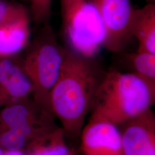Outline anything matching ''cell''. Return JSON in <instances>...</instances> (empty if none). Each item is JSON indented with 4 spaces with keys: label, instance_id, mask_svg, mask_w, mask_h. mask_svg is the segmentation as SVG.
Segmentation results:
<instances>
[{
    "label": "cell",
    "instance_id": "9",
    "mask_svg": "<svg viewBox=\"0 0 155 155\" xmlns=\"http://www.w3.org/2000/svg\"><path fill=\"white\" fill-rule=\"evenodd\" d=\"M121 127L124 155H155V114L151 109Z\"/></svg>",
    "mask_w": 155,
    "mask_h": 155
},
{
    "label": "cell",
    "instance_id": "6",
    "mask_svg": "<svg viewBox=\"0 0 155 155\" xmlns=\"http://www.w3.org/2000/svg\"><path fill=\"white\" fill-rule=\"evenodd\" d=\"M96 8L105 31L104 47L112 52H121L132 36L134 8L130 0H89Z\"/></svg>",
    "mask_w": 155,
    "mask_h": 155
},
{
    "label": "cell",
    "instance_id": "4",
    "mask_svg": "<svg viewBox=\"0 0 155 155\" xmlns=\"http://www.w3.org/2000/svg\"><path fill=\"white\" fill-rule=\"evenodd\" d=\"M52 114L28 98L0 110V146L5 150H24L50 133Z\"/></svg>",
    "mask_w": 155,
    "mask_h": 155
},
{
    "label": "cell",
    "instance_id": "16",
    "mask_svg": "<svg viewBox=\"0 0 155 155\" xmlns=\"http://www.w3.org/2000/svg\"><path fill=\"white\" fill-rule=\"evenodd\" d=\"M5 155H28L24 150H6Z\"/></svg>",
    "mask_w": 155,
    "mask_h": 155
},
{
    "label": "cell",
    "instance_id": "17",
    "mask_svg": "<svg viewBox=\"0 0 155 155\" xmlns=\"http://www.w3.org/2000/svg\"><path fill=\"white\" fill-rule=\"evenodd\" d=\"M6 150L0 146V155H5Z\"/></svg>",
    "mask_w": 155,
    "mask_h": 155
},
{
    "label": "cell",
    "instance_id": "14",
    "mask_svg": "<svg viewBox=\"0 0 155 155\" xmlns=\"http://www.w3.org/2000/svg\"><path fill=\"white\" fill-rule=\"evenodd\" d=\"M29 16L28 8L22 4L0 1V25Z\"/></svg>",
    "mask_w": 155,
    "mask_h": 155
},
{
    "label": "cell",
    "instance_id": "7",
    "mask_svg": "<svg viewBox=\"0 0 155 155\" xmlns=\"http://www.w3.org/2000/svg\"><path fill=\"white\" fill-rule=\"evenodd\" d=\"M80 136L84 155H124L121 130L111 122L90 119Z\"/></svg>",
    "mask_w": 155,
    "mask_h": 155
},
{
    "label": "cell",
    "instance_id": "10",
    "mask_svg": "<svg viewBox=\"0 0 155 155\" xmlns=\"http://www.w3.org/2000/svg\"><path fill=\"white\" fill-rule=\"evenodd\" d=\"M132 36L138 42L137 52L155 54V3H147L133 12Z\"/></svg>",
    "mask_w": 155,
    "mask_h": 155
},
{
    "label": "cell",
    "instance_id": "1",
    "mask_svg": "<svg viewBox=\"0 0 155 155\" xmlns=\"http://www.w3.org/2000/svg\"><path fill=\"white\" fill-rule=\"evenodd\" d=\"M105 73L93 58L65 48L59 77L50 94V105L64 133L70 138L80 136Z\"/></svg>",
    "mask_w": 155,
    "mask_h": 155
},
{
    "label": "cell",
    "instance_id": "20",
    "mask_svg": "<svg viewBox=\"0 0 155 155\" xmlns=\"http://www.w3.org/2000/svg\"><path fill=\"white\" fill-rule=\"evenodd\" d=\"M0 1H4V0H0Z\"/></svg>",
    "mask_w": 155,
    "mask_h": 155
},
{
    "label": "cell",
    "instance_id": "2",
    "mask_svg": "<svg viewBox=\"0 0 155 155\" xmlns=\"http://www.w3.org/2000/svg\"><path fill=\"white\" fill-rule=\"evenodd\" d=\"M155 105V83L138 72L113 70L105 72L98 86L90 119L122 126Z\"/></svg>",
    "mask_w": 155,
    "mask_h": 155
},
{
    "label": "cell",
    "instance_id": "15",
    "mask_svg": "<svg viewBox=\"0 0 155 155\" xmlns=\"http://www.w3.org/2000/svg\"><path fill=\"white\" fill-rule=\"evenodd\" d=\"M30 6V13L37 22H44L50 16L52 0H25Z\"/></svg>",
    "mask_w": 155,
    "mask_h": 155
},
{
    "label": "cell",
    "instance_id": "3",
    "mask_svg": "<svg viewBox=\"0 0 155 155\" xmlns=\"http://www.w3.org/2000/svg\"><path fill=\"white\" fill-rule=\"evenodd\" d=\"M64 51L49 25H45L21 60L33 85V100L52 115L50 94L59 77Z\"/></svg>",
    "mask_w": 155,
    "mask_h": 155
},
{
    "label": "cell",
    "instance_id": "13",
    "mask_svg": "<svg viewBox=\"0 0 155 155\" xmlns=\"http://www.w3.org/2000/svg\"><path fill=\"white\" fill-rule=\"evenodd\" d=\"M133 71L138 72L155 84V54L135 52L127 56Z\"/></svg>",
    "mask_w": 155,
    "mask_h": 155
},
{
    "label": "cell",
    "instance_id": "19",
    "mask_svg": "<svg viewBox=\"0 0 155 155\" xmlns=\"http://www.w3.org/2000/svg\"><path fill=\"white\" fill-rule=\"evenodd\" d=\"M2 102H1V97H0V110L1 109V108L2 107Z\"/></svg>",
    "mask_w": 155,
    "mask_h": 155
},
{
    "label": "cell",
    "instance_id": "5",
    "mask_svg": "<svg viewBox=\"0 0 155 155\" xmlns=\"http://www.w3.org/2000/svg\"><path fill=\"white\" fill-rule=\"evenodd\" d=\"M61 5L63 31L70 50L93 58L105 41L97 9L89 0H61Z\"/></svg>",
    "mask_w": 155,
    "mask_h": 155
},
{
    "label": "cell",
    "instance_id": "18",
    "mask_svg": "<svg viewBox=\"0 0 155 155\" xmlns=\"http://www.w3.org/2000/svg\"><path fill=\"white\" fill-rule=\"evenodd\" d=\"M147 3H155V0H145Z\"/></svg>",
    "mask_w": 155,
    "mask_h": 155
},
{
    "label": "cell",
    "instance_id": "11",
    "mask_svg": "<svg viewBox=\"0 0 155 155\" xmlns=\"http://www.w3.org/2000/svg\"><path fill=\"white\" fill-rule=\"evenodd\" d=\"M30 17L0 25V57L17 56L28 45Z\"/></svg>",
    "mask_w": 155,
    "mask_h": 155
},
{
    "label": "cell",
    "instance_id": "12",
    "mask_svg": "<svg viewBox=\"0 0 155 155\" xmlns=\"http://www.w3.org/2000/svg\"><path fill=\"white\" fill-rule=\"evenodd\" d=\"M63 130L54 129L31 144L28 155H73L63 139Z\"/></svg>",
    "mask_w": 155,
    "mask_h": 155
},
{
    "label": "cell",
    "instance_id": "8",
    "mask_svg": "<svg viewBox=\"0 0 155 155\" xmlns=\"http://www.w3.org/2000/svg\"><path fill=\"white\" fill-rule=\"evenodd\" d=\"M33 92L32 83L21 60L17 56L0 57V97L2 106L28 99Z\"/></svg>",
    "mask_w": 155,
    "mask_h": 155
}]
</instances>
